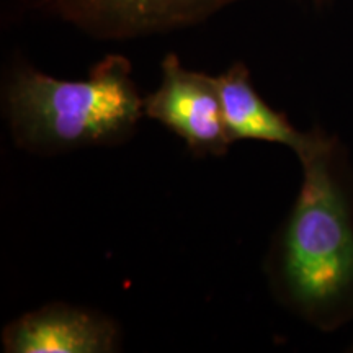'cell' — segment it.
<instances>
[{
    "instance_id": "obj_7",
    "label": "cell",
    "mask_w": 353,
    "mask_h": 353,
    "mask_svg": "<svg viewBox=\"0 0 353 353\" xmlns=\"http://www.w3.org/2000/svg\"><path fill=\"white\" fill-rule=\"evenodd\" d=\"M309 2H311L316 8H324V7H329L334 0H309Z\"/></svg>"
},
{
    "instance_id": "obj_3",
    "label": "cell",
    "mask_w": 353,
    "mask_h": 353,
    "mask_svg": "<svg viewBox=\"0 0 353 353\" xmlns=\"http://www.w3.org/2000/svg\"><path fill=\"white\" fill-rule=\"evenodd\" d=\"M144 117L174 132L196 157H223L234 144L214 76L185 68L174 52L162 59L156 90L144 97Z\"/></svg>"
},
{
    "instance_id": "obj_4",
    "label": "cell",
    "mask_w": 353,
    "mask_h": 353,
    "mask_svg": "<svg viewBox=\"0 0 353 353\" xmlns=\"http://www.w3.org/2000/svg\"><path fill=\"white\" fill-rule=\"evenodd\" d=\"M57 17L100 39H132L208 20L239 0H39Z\"/></svg>"
},
{
    "instance_id": "obj_8",
    "label": "cell",
    "mask_w": 353,
    "mask_h": 353,
    "mask_svg": "<svg viewBox=\"0 0 353 353\" xmlns=\"http://www.w3.org/2000/svg\"><path fill=\"white\" fill-rule=\"evenodd\" d=\"M348 350L353 352V341H352V343H350V347H348Z\"/></svg>"
},
{
    "instance_id": "obj_1",
    "label": "cell",
    "mask_w": 353,
    "mask_h": 353,
    "mask_svg": "<svg viewBox=\"0 0 353 353\" xmlns=\"http://www.w3.org/2000/svg\"><path fill=\"white\" fill-rule=\"evenodd\" d=\"M298 161L301 187L263 272L285 311L329 334L353 322V165L342 139L322 128Z\"/></svg>"
},
{
    "instance_id": "obj_2",
    "label": "cell",
    "mask_w": 353,
    "mask_h": 353,
    "mask_svg": "<svg viewBox=\"0 0 353 353\" xmlns=\"http://www.w3.org/2000/svg\"><path fill=\"white\" fill-rule=\"evenodd\" d=\"M2 112L17 148L51 157L125 144L143 120L144 97L121 54H107L74 81L17 63L3 81Z\"/></svg>"
},
{
    "instance_id": "obj_6",
    "label": "cell",
    "mask_w": 353,
    "mask_h": 353,
    "mask_svg": "<svg viewBox=\"0 0 353 353\" xmlns=\"http://www.w3.org/2000/svg\"><path fill=\"white\" fill-rule=\"evenodd\" d=\"M223 108V118L231 139L257 141L288 148L294 156L307 149L314 138V128L301 131L280 110L273 108L259 94L244 61H236L214 76Z\"/></svg>"
},
{
    "instance_id": "obj_5",
    "label": "cell",
    "mask_w": 353,
    "mask_h": 353,
    "mask_svg": "<svg viewBox=\"0 0 353 353\" xmlns=\"http://www.w3.org/2000/svg\"><path fill=\"white\" fill-rule=\"evenodd\" d=\"M0 342L6 353H113L121 330L101 311L56 301L8 322Z\"/></svg>"
}]
</instances>
